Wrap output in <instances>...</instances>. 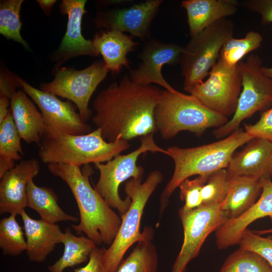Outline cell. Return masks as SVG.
<instances>
[{
  "instance_id": "1",
  "label": "cell",
  "mask_w": 272,
  "mask_h": 272,
  "mask_svg": "<svg viewBox=\"0 0 272 272\" xmlns=\"http://www.w3.org/2000/svg\"><path fill=\"white\" fill-rule=\"evenodd\" d=\"M162 91L154 85L137 84L125 76L96 96L92 121L109 143L154 133V112Z\"/></svg>"
},
{
  "instance_id": "2",
  "label": "cell",
  "mask_w": 272,
  "mask_h": 272,
  "mask_svg": "<svg viewBox=\"0 0 272 272\" xmlns=\"http://www.w3.org/2000/svg\"><path fill=\"white\" fill-rule=\"evenodd\" d=\"M49 172L61 178L69 187L78 207L80 223L72 227L78 234L84 233L97 245H110L119 229L121 219L96 189L91 185L89 177L93 171L87 167L84 172L76 166L51 164Z\"/></svg>"
},
{
  "instance_id": "3",
  "label": "cell",
  "mask_w": 272,
  "mask_h": 272,
  "mask_svg": "<svg viewBox=\"0 0 272 272\" xmlns=\"http://www.w3.org/2000/svg\"><path fill=\"white\" fill-rule=\"evenodd\" d=\"M44 120L45 127L38 155L41 161L47 165L65 164L80 167L90 163L107 162L130 147L126 140L106 142L98 128L88 134L73 135Z\"/></svg>"
},
{
  "instance_id": "4",
  "label": "cell",
  "mask_w": 272,
  "mask_h": 272,
  "mask_svg": "<svg viewBox=\"0 0 272 272\" xmlns=\"http://www.w3.org/2000/svg\"><path fill=\"white\" fill-rule=\"evenodd\" d=\"M252 139L239 128L212 143L188 148L168 147L167 155L173 160L174 170L160 196L159 219L168 205L169 197L182 181L193 175H210L226 169L235 151Z\"/></svg>"
},
{
  "instance_id": "5",
  "label": "cell",
  "mask_w": 272,
  "mask_h": 272,
  "mask_svg": "<svg viewBox=\"0 0 272 272\" xmlns=\"http://www.w3.org/2000/svg\"><path fill=\"white\" fill-rule=\"evenodd\" d=\"M154 119L157 130L165 140L183 130L200 137L207 129L218 128L228 121L226 116L207 107L191 95L176 90H162Z\"/></svg>"
},
{
  "instance_id": "6",
  "label": "cell",
  "mask_w": 272,
  "mask_h": 272,
  "mask_svg": "<svg viewBox=\"0 0 272 272\" xmlns=\"http://www.w3.org/2000/svg\"><path fill=\"white\" fill-rule=\"evenodd\" d=\"M163 180L162 173L154 170L143 183L142 179L133 178L125 182L124 191L131 202L127 212L121 216V225L113 242L105 250L103 262L108 272H116L127 250L143 237L140 226L145 207Z\"/></svg>"
},
{
  "instance_id": "7",
  "label": "cell",
  "mask_w": 272,
  "mask_h": 272,
  "mask_svg": "<svg viewBox=\"0 0 272 272\" xmlns=\"http://www.w3.org/2000/svg\"><path fill=\"white\" fill-rule=\"evenodd\" d=\"M234 32L233 22L224 18L191 37L183 47L179 61L184 89L203 82L217 62L223 46L233 37Z\"/></svg>"
},
{
  "instance_id": "8",
  "label": "cell",
  "mask_w": 272,
  "mask_h": 272,
  "mask_svg": "<svg viewBox=\"0 0 272 272\" xmlns=\"http://www.w3.org/2000/svg\"><path fill=\"white\" fill-rule=\"evenodd\" d=\"M154 133L140 137L141 146L132 152L118 155L105 164H95L99 171V178L95 188L110 208L118 211L120 217L127 212L131 200L128 196L122 199L119 195L118 188L121 183L130 178L142 179L144 171L141 166L137 165L139 157L147 152L168 155L166 150L155 143Z\"/></svg>"
},
{
  "instance_id": "9",
  "label": "cell",
  "mask_w": 272,
  "mask_h": 272,
  "mask_svg": "<svg viewBox=\"0 0 272 272\" xmlns=\"http://www.w3.org/2000/svg\"><path fill=\"white\" fill-rule=\"evenodd\" d=\"M262 59L251 54L238 67L242 78V90L232 118L213 131L217 139L224 138L238 128L246 118L258 111L272 107V79L262 71Z\"/></svg>"
},
{
  "instance_id": "10",
  "label": "cell",
  "mask_w": 272,
  "mask_h": 272,
  "mask_svg": "<svg viewBox=\"0 0 272 272\" xmlns=\"http://www.w3.org/2000/svg\"><path fill=\"white\" fill-rule=\"evenodd\" d=\"M108 72L103 60L95 61L81 70L60 67L53 70V80L42 83L40 90L73 102L85 122L92 114L89 108L91 97Z\"/></svg>"
},
{
  "instance_id": "11",
  "label": "cell",
  "mask_w": 272,
  "mask_h": 272,
  "mask_svg": "<svg viewBox=\"0 0 272 272\" xmlns=\"http://www.w3.org/2000/svg\"><path fill=\"white\" fill-rule=\"evenodd\" d=\"M205 81L184 89L207 107L227 117L236 111L242 86L238 67L229 66L219 59Z\"/></svg>"
},
{
  "instance_id": "12",
  "label": "cell",
  "mask_w": 272,
  "mask_h": 272,
  "mask_svg": "<svg viewBox=\"0 0 272 272\" xmlns=\"http://www.w3.org/2000/svg\"><path fill=\"white\" fill-rule=\"evenodd\" d=\"M184 238L171 272H184L188 263L198 255L208 236L228 220L220 205H204L190 210H179Z\"/></svg>"
},
{
  "instance_id": "13",
  "label": "cell",
  "mask_w": 272,
  "mask_h": 272,
  "mask_svg": "<svg viewBox=\"0 0 272 272\" xmlns=\"http://www.w3.org/2000/svg\"><path fill=\"white\" fill-rule=\"evenodd\" d=\"M18 79L22 90L39 107L44 119L69 134L83 135L92 131L70 101H63L52 94L34 88L18 76Z\"/></svg>"
},
{
  "instance_id": "14",
  "label": "cell",
  "mask_w": 272,
  "mask_h": 272,
  "mask_svg": "<svg viewBox=\"0 0 272 272\" xmlns=\"http://www.w3.org/2000/svg\"><path fill=\"white\" fill-rule=\"evenodd\" d=\"M162 3V0H147L127 7L100 12L95 19L96 26L107 30L128 32L144 40Z\"/></svg>"
},
{
  "instance_id": "15",
  "label": "cell",
  "mask_w": 272,
  "mask_h": 272,
  "mask_svg": "<svg viewBox=\"0 0 272 272\" xmlns=\"http://www.w3.org/2000/svg\"><path fill=\"white\" fill-rule=\"evenodd\" d=\"M183 47L173 43H164L153 39L147 43L140 55L141 63L130 71L129 76L134 83L141 85L155 83L165 90L174 89L164 79L161 73L165 64H174L180 61Z\"/></svg>"
},
{
  "instance_id": "16",
  "label": "cell",
  "mask_w": 272,
  "mask_h": 272,
  "mask_svg": "<svg viewBox=\"0 0 272 272\" xmlns=\"http://www.w3.org/2000/svg\"><path fill=\"white\" fill-rule=\"evenodd\" d=\"M86 0H63L59 6L61 12L67 16L65 33L53 55L56 64L54 69L61 67L69 59L81 55L97 56L99 54L93 47L92 40L85 39L82 33L81 24Z\"/></svg>"
},
{
  "instance_id": "17",
  "label": "cell",
  "mask_w": 272,
  "mask_h": 272,
  "mask_svg": "<svg viewBox=\"0 0 272 272\" xmlns=\"http://www.w3.org/2000/svg\"><path fill=\"white\" fill-rule=\"evenodd\" d=\"M40 170L34 158L22 160L0 178V214L18 215L27 207L26 187Z\"/></svg>"
},
{
  "instance_id": "18",
  "label": "cell",
  "mask_w": 272,
  "mask_h": 272,
  "mask_svg": "<svg viewBox=\"0 0 272 272\" xmlns=\"http://www.w3.org/2000/svg\"><path fill=\"white\" fill-rule=\"evenodd\" d=\"M261 193L259 199L239 216L228 219L216 231V244L220 249L238 244L243 232L257 219L269 217L272 221V181L261 179Z\"/></svg>"
},
{
  "instance_id": "19",
  "label": "cell",
  "mask_w": 272,
  "mask_h": 272,
  "mask_svg": "<svg viewBox=\"0 0 272 272\" xmlns=\"http://www.w3.org/2000/svg\"><path fill=\"white\" fill-rule=\"evenodd\" d=\"M240 152L234 154L226 168L228 177L247 176L270 178L272 143L259 138L249 141Z\"/></svg>"
},
{
  "instance_id": "20",
  "label": "cell",
  "mask_w": 272,
  "mask_h": 272,
  "mask_svg": "<svg viewBox=\"0 0 272 272\" xmlns=\"http://www.w3.org/2000/svg\"><path fill=\"white\" fill-rule=\"evenodd\" d=\"M20 216L26 238L27 255L32 261L43 262L56 245L61 243L63 233L58 225L32 219L25 210Z\"/></svg>"
},
{
  "instance_id": "21",
  "label": "cell",
  "mask_w": 272,
  "mask_h": 272,
  "mask_svg": "<svg viewBox=\"0 0 272 272\" xmlns=\"http://www.w3.org/2000/svg\"><path fill=\"white\" fill-rule=\"evenodd\" d=\"M239 4L236 0H184L191 37L216 22L234 15Z\"/></svg>"
},
{
  "instance_id": "22",
  "label": "cell",
  "mask_w": 272,
  "mask_h": 272,
  "mask_svg": "<svg viewBox=\"0 0 272 272\" xmlns=\"http://www.w3.org/2000/svg\"><path fill=\"white\" fill-rule=\"evenodd\" d=\"M92 41L96 52L103 56L106 69L113 74L119 73L124 66H129L127 55L138 44L130 36L116 30L96 33Z\"/></svg>"
},
{
  "instance_id": "23",
  "label": "cell",
  "mask_w": 272,
  "mask_h": 272,
  "mask_svg": "<svg viewBox=\"0 0 272 272\" xmlns=\"http://www.w3.org/2000/svg\"><path fill=\"white\" fill-rule=\"evenodd\" d=\"M10 108L21 139L29 144L39 146L45 124L33 101L24 91L19 90L11 99Z\"/></svg>"
},
{
  "instance_id": "24",
  "label": "cell",
  "mask_w": 272,
  "mask_h": 272,
  "mask_svg": "<svg viewBox=\"0 0 272 272\" xmlns=\"http://www.w3.org/2000/svg\"><path fill=\"white\" fill-rule=\"evenodd\" d=\"M261 190L260 178L247 176L228 177L227 193L221 209L228 219L236 218L256 202Z\"/></svg>"
},
{
  "instance_id": "25",
  "label": "cell",
  "mask_w": 272,
  "mask_h": 272,
  "mask_svg": "<svg viewBox=\"0 0 272 272\" xmlns=\"http://www.w3.org/2000/svg\"><path fill=\"white\" fill-rule=\"evenodd\" d=\"M26 192L27 207L36 211L41 220L52 224L78 221L77 217L67 214L60 208L58 197L50 187L38 186L32 179L27 185Z\"/></svg>"
},
{
  "instance_id": "26",
  "label": "cell",
  "mask_w": 272,
  "mask_h": 272,
  "mask_svg": "<svg viewBox=\"0 0 272 272\" xmlns=\"http://www.w3.org/2000/svg\"><path fill=\"white\" fill-rule=\"evenodd\" d=\"M143 233L142 239L129 255L122 260L116 272H157L158 256L152 242L154 229L146 226Z\"/></svg>"
},
{
  "instance_id": "27",
  "label": "cell",
  "mask_w": 272,
  "mask_h": 272,
  "mask_svg": "<svg viewBox=\"0 0 272 272\" xmlns=\"http://www.w3.org/2000/svg\"><path fill=\"white\" fill-rule=\"evenodd\" d=\"M64 245L62 256L48 267L50 272H63L69 267L84 262L89 258L92 250L97 245L88 237L74 235L69 228H66L61 239Z\"/></svg>"
},
{
  "instance_id": "28",
  "label": "cell",
  "mask_w": 272,
  "mask_h": 272,
  "mask_svg": "<svg viewBox=\"0 0 272 272\" xmlns=\"http://www.w3.org/2000/svg\"><path fill=\"white\" fill-rule=\"evenodd\" d=\"M21 139L10 108L7 117L0 124V178L24 156Z\"/></svg>"
},
{
  "instance_id": "29",
  "label": "cell",
  "mask_w": 272,
  "mask_h": 272,
  "mask_svg": "<svg viewBox=\"0 0 272 272\" xmlns=\"http://www.w3.org/2000/svg\"><path fill=\"white\" fill-rule=\"evenodd\" d=\"M262 41L261 34L254 31L242 38L232 37L223 46L218 59L227 65H237L245 55L260 47Z\"/></svg>"
},
{
  "instance_id": "30",
  "label": "cell",
  "mask_w": 272,
  "mask_h": 272,
  "mask_svg": "<svg viewBox=\"0 0 272 272\" xmlns=\"http://www.w3.org/2000/svg\"><path fill=\"white\" fill-rule=\"evenodd\" d=\"M23 0H5L0 3V33L8 39H12L29 47L21 35L22 23L20 12Z\"/></svg>"
},
{
  "instance_id": "31",
  "label": "cell",
  "mask_w": 272,
  "mask_h": 272,
  "mask_svg": "<svg viewBox=\"0 0 272 272\" xmlns=\"http://www.w3.org/2000/svg\"><path fill=\"white\" fill-rule=\"evenodd\" d=\"M219 272H272V268L258 254L239 248L227 257Z\"/></svg>"
},
{
  "instance_id": "32",
  "label": "cell",
  "mask_w": 272,
  "mask_h": 272,
  "mask_svg": "<svg viewBox=\"0 0 272 272\" xmlns=\"http://www.w3.org/2000/svg\"><path fill=\"white\" fill-rule=\"evenodd\" d=\"M11 214L0 221V248L4 255L17 256L26 249L23 228Z\"/></svg>"
},
{
  "instance_id": "33",
  "label": "cell",
  "mask_w": 272,
  "mask_h": 272,
  "mask_svg": "<svg viewBox=\"0 0 272 272\" xmlns=\"http://www.w3.org/2000/svg\"><path fill=\"white\" fill-rule=\"evenodd\" d=\"M227 181L226 169L210 175L201 190L202 205H221L226 195Z\"/></svg>"
},
{
  "instance_id": "34",
  "label": "cell",
  "mask_w": 272,
  "mask_h": 272,
  "mask_svg": "<svg viewBox=\"0 0 272 272\" xmlns=\"http://www.w3.org/2000/svg\"><path fill=\"white\" fill-rule=\"evenodd\" d=\"M209 176L199 175L193 179L187 178L180 184V198L184 201L183 209L190 210L202 205L201 190Z\"/></svg>"
},
{
  "instance_id": "35",
  "label": "cell",
  "mask_w": 272,
  "mask_h": 272,
  "mask_svg": "<svg viewBox=\"0 0 272 272\" xmlns=\"http://www.w3.org/2000/svg\"><path fill=\"white\" fill-rule=\"evenodd\" d=\"M239 248L254 252L263 257L272 268V239L264 238L247 228L238 243Z\"/></svg>"
},
{
  "instance_id": "36",
  "label": "cell",
  "mask_w": 272,
  "mask_h": 272,
  "mask_svg": "<svg viewBox=\"0 0 272 272\" xmlns=\"http://www.w3.org/2000/svg\"><path fill=\"white\" fill-rule=\"evenodd\" d=\"M245 131L253 138H259L272 143V107L262 111L253 124H244Z\"/></svg>"
},
{
  "instance_id": "37",
  "label": "cell",
  "mask_w": 272,
  "mask_h": 272,
  "mask_svg": "<svg viewBox=\"0 0 272 272\" xmlns=\"http://www.w3.org/2000/svg\"><path fill=\"white\" fill-rule=\"evenodd\" d=\"M241 5L246 9L258 13L262 24L272 23V0H246Z\"/></svg>"
},
{
  "instance_id": "38",
  "label": "cell",
  "mask_w": 272,
  "mask_h": 272,
  "mask_svg": "<svg viewBox=\"0 0 272 272\" xmlns=\"http://www.w3.org/2000/svg\"><path fill=\"white\" fill-rule=\"evenodd\" d=\"M22 87L18 76L14 75L6 67H1L0 73V97H5L11 100L17 91V88Z\"/></svg>"
},
{
  "instance_id": "39",
  "label": "cell",
  "mask_w": 272,
  "mask_h": 272,
  "mask_svg": "<svg viewBox=\"0 0 272 272\" xmlns=\"http://www.w3.org/2000/svg\"><path fill=\"white\" fill-rule=\"evenodd\" d=\"M105 249L104 247L96 246L91 252L88 263L84 267L75 269L73 272H108L103 262Z\"/></svg>"
},
{
  "instance_id": "40",
  "label": "cell",
  "mask_w": 272,
  "mask_h": 272,
  "mask_svg": "<svg viewBox=\"0 0 272 272\" xmlns=\"http://www.w3.org/2000/svg\"><path fill=\"white\" fill-rule=\"evenodd\" d=\"M11 105V100L5 97H0V124H1L7 117Z\"/></svg>"
},
{
  "instance_id": "41",
  "label": "cell",
  "mask_w": 272,
  "mask_h": 272,
  "mask_svg": "<svg viewBox=\"0 0 272 272\" xmlns=\"http://www.w3.org/2000/svg\"><path fill=\"white\" fill-rule=\"evenodd\" d=\"M55 0H38L37 2L44 11L45 14L49 15L50 14L53 5L56 3Z\"/></svg>"
},
{
  "instance_id": "42",
  "label": "cell",
  "mask_w": 272,
  "mask_h": 272,
  "mask_svg": "<svg viewBox=\"0 0 272 272\" xmlns=\"http://www.w3.org/2000/svg\"><path fill=\"white\" fill-rule=\"evenodd\" d=\"M262 72L267 77L272 79V67H261Z\"/></svg>"
},
{
  "instance_id": "43",
  "label": "cell",
  "mask_w": 272,
  "mask_h": 272,
  "mask_svg": "<svg viewBox=\"0 0 272 272\" xmlns=\"http://www.w3.org/2000/svg\"><path fill=\"white\" fill-rule=\"evenodd\" d=\"M254 232L259 235L272 233V228L268 229L254 231Z\"/></svg>"
},
{
  "instance_id": "44",
  "label": "cell",
  "mask_w": 272,
  "mask_h": 272,
  "mask_svg": "<svg viewBox=\"0 0 272 272\" xmlns=\"http://www.w3.org/2000/svg\"><path fill=\"white\" fill-rule=\"evenodd\" d=\"M272 176V171H271V177Z\"/></svg>"
}]
</instances>
